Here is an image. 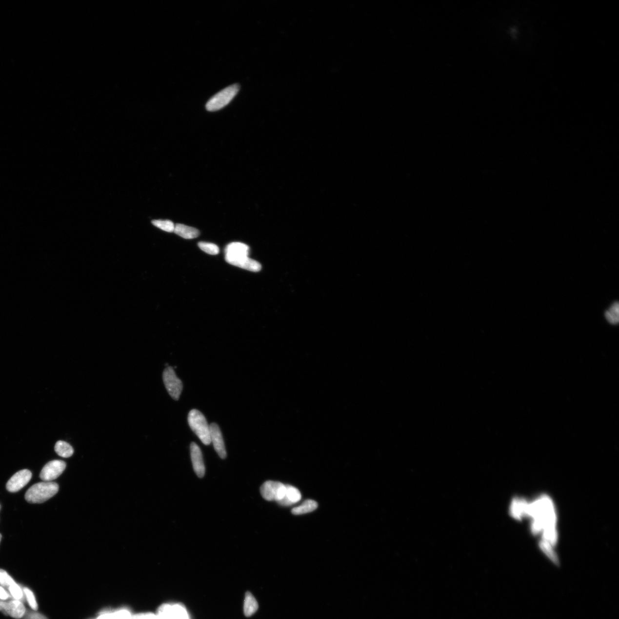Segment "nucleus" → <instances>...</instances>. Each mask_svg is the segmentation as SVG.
Returning a JSON list of instances; mask_svg holds the SVG:
<instances>
[{
	"label": "nucleus",
	"instance_id": "nucleus-1",
	"mask_svg": "<svg viewBox=\"0 0 619 619\" xmlns=\"http://www.w3.org/2000/svg\"><path fill=\"white\" fill-rule=\"evenodd\" d=\"M526 517L532 519L531 531L534 535L541 534V541L555 548L558 540L556 529L557 515L554 503L550 498L541 495L528 502Z\"/></svg>",
	"mask_w": 619,
	"mask_h": 619
},
{
	"label": "nucleus",
	"instance_id": "nucleus-2",
	"mask_svg": "<svg viewBox=\"0 0 619 619\" xmlns=\"http://www.w3.org/2000/svg\"><path fill=\"white\" fill-rule=\"evenodd\" d=\"M250 248L247 244L240 242L229 244L225 249V259L227 263L234 266L252 272H259L261 269L258 261L248 258Z\"/></svg>",
	"mask_w": 619,
	"mask_h": 619
},
{
	"label": "nucleus",
	"instance_id": "nucleus-3",
	"mask_svg": "<svg viewBox=\"0 0 619 619\" xmlns=\"http://www.w3.org/2000/svg\"><path fill=\"white\" fill-rule=\"evenodd\" d=\"M59 485L54 481H42L31 486L25 494V499L30 503H42L53 497L58 492Z\"/></svg>",
	"mask_w": 619,
	"mask_h": 619
},
{
	"label": "nucleus",
	"instance_id": "nucleus-4",
	"mask_svg": "<svg viewBox=\"0 0 619 619\" xmlns=\"http://www.w3.org/2000/svg\"><path fill=\"white\" fill-rule=\"evenodd\" d=\"M188 420L190 427L202 443L205 445L210 444V427L204 415L197 409H192L189 413Z\"/></svg>",
	"mask_w": 619,
	"mask_h": 619
},
{
	"label": "nucleus",
	"instance_id": "nucleus-5",
	"mask_svg": "<svg viewBox=\"0 0 619 619\" xmlns=\"http://www.w3.org/2000/svg\"><path fill=\"white\" fill-rule=\"evenodd\" d=\"M239 91L238 84H233L219 92L212 97L206 104L209 111H216L222 109L231 102Z\"/></svg>",
	"mask_w": 619,
	"mask_h": 619
},
{
	"label": "nucleus",
	"instance_id": "nucleus-6",
	"mask_svg": "<svg viewBox=\"0 0 619 619\" xmlns=\"http://www.w3.org/2000/svg\"><path fill=\"white\" fill-rule=\"evenodd\" d=\"M163 381L170 396L175 400H178L182 391L183 384L172 367L168 366L164 370Z\"/></svg>",
	"mask_w": 619,
	"mask_h": 619
},
{
	"label": "nucleus",
	"instance_id": "nucleus-7",
	"mask_svg": "<svg viewBox=\"0 0 619 619\" xmlns=\"http://www.w3.org/2000/svg\"><path fill=\"white\" fill-rule=\"evenodd\" d=\"M286 487L279 481H267L260 488V493L263 499L268 500H275L277 502L284 499Z\"/></svg>",
	"mask_w": 619,
	"mask_h": 619
},
{
	"label": "nucleus",
	"instance_id": "nucleus-8",
	"mask_svg": "<svg viewBox=\"0 0 619 619\" xmlns=\"http://www.w3.org/2000/svg\"><path fill=\"white\" fill-rule=\"evenodd\" d=\"M66 467L64 461L55 460L46 464L41 471L40 478L44 481H51L60 476Z\"/></svg>",
	"mask_w": 619,
	"mask_h": 619
},
{
	"label": "nucleus",
	"instance_id": "nucleus-9",
	"mask_svg": "<svg viewBox=\"0 0 619 619\" xmlns=\"http://www.w3.org/2000/svg\"><path fill=\"white\" fill-rule=\"evenodd\" d=\"M32 474L28 470H22L16 473L6 483V489L9 492L16 493L27 485L31 480Z\"/></svg>",
	"mask_w": 619,
	"mask_h": 619
},
{
	"label": "nucleus",
	"instance_id": "nucleus-10",
	"mask_svg": "<svg viewBox=\"0 0 619 619\" xmlns=\"http://www.w3.org/2000/svg\"><path fill=\"white\" fill-rule=\"evenodd\" d=\"M211 440L215 448V450L221 459L227 457L223 438L219 425L213 422L210 425Z\"/></svg>",
	"mask_w": 619,
	"mask_h": 619
},
{
	"label": "nucleus",
	"instance_id": "nucleus-11",
	"mask_svg": "<svg viewBox=\"0 0 619 619\" xmlns=\"http://www.w3.org/2000/svg\"><path fill=\"white\" fill-rule=\"evenodd\" d=\"M2 612L5 615L15 619H21L24 617L26 609L22 602L17 600L2 601Z\"/></svg>",
	"mask_w": 619,
	"mask_h": 619
},
{
	"label": "nucleus",
	"instance_id": "nucleus-12",
	"mask_svg": "<svg viewBox=\"0 0 619 619\" xmlns=\"http://www.w3.org/2000/svg\"><path fill=\"white\" fill-rule=\"evenodd\" d=\"M190 448L193 469L199 478H202L204 476L205 467L200 448L195 443H192Z\"/></svg>",
	"mask_w": 619,
	"mask_h": 619
},
{
	"label": "nucleus",
	"instance_id": "nucleus-13",
	"mask_svg": "<svg viewBox=\"0 0 619 619\" xmlns=\"http://www.w3.org/2000/svg\"><path fill=\"white\" fill-rule=\"evenodd\" d=\"M528 502L525 499L515 498L512 500L510 506V514L514 519L521 520L526 517V512Z\"/></svg>",
	"mask_w": 619,
	"mask_h": 619
},
{
	"label": "nucleus",
	"instance_id": "nucleus-14",
	"mask_svg": "<svg viewBox=\"0 0 619 619\" xmlns=\"http://www.w3.org/2000/svg\"><path fill=\"white\" fill-rule=\"evenodd\" d=\"M286 487L284 499L278 503L281 506H289L299 502L302 498L300 490L290 485H286Z\"/></svg>",
	"mask_w": 619,
	"mask_h": 619
},
{
	"label": "nucleus",
	"instance_id": "nucleus-15",
	"mask_svg": "<svg viewBox=\"0 0 619 619\" xmlns=\"http://www.w3.org/2000/svg\"><path fill=\"white\" fill-rule=\"evenodd\" d=\"M174 232L180 237L186 239H195L200 235L198 229L181 224L175 225Z\"/></svg>",
	"mask_w": 619,
	"mask_h": 619
},
{
	"label": "nucleus",
	"instance_id": "nucleus-16",
	"mask_svg": "<svg viewBox=\"0 0 619 619\" xmlns=\"http://www.w3.org/2000/svg\"><path fill=\"white\" fill-rule=\"evenodd\" d=\"M258 603L250 592H247L245 595L244 603V612L245 617H250L253 615L258 610Z\"/></svg>",
	"mask_w": 619,
	"mask_h": 619
},
{
	"label": "nucleus",
	"instance_id": "nucleus-17",
	"mask_svg": "<svg viewBox=\"0 0 619 619\" xmlns=\"http://www.w3.org/2000/svg\"><path fill=\"white\" fill-rule=\"evenodd\" d=\"M318 503L314 500H306L301 505L294 507L292 513L294 515H301L313 512L317 509Z\"/></svg>",
	"mask_w": 619,
	"mask_h": 619
},
{
	"label": "nucleus",
	"instance_id": "nucleus-18",
	"mask_svg": "<svg viewBox=\"0 0 619 619\" xmlns=\"http://www.w3.org/2000/svg\"><path fill=\"white\" fill-rule=\"evenodd\" d=\"M55 451L60 457L64 458H70L74 454L73 447L67 442L60 440L55 444Z\"/></svg>",
	"mask_w": 619,
	"mask_h": 619
},
{
	"label": "nucleus",
	"instance_id": "nucleus-19",
	"mask_svg": "<svg viewBox=\"0 0 619 619\" xmlns=\"http://www.w3.org/2000/svg\"><path fill=\"white\" fill-rule=\"evenodd\" d=\"M605 317L612 325H617L619 321V305L618 302L612 304L605 313Z\"/></svg>",
	"mask_w": 619,
	"mask_h": 619
},
{
	"label": "nucleus",
	"instance_id": "nucleus-20",
	"mask_svg": "<svg viewBox=\"0 0 619 619\" xmlns=\"http://www.w3.org/2000/svg\"><path fill=\"white\" fill-rule=\"evenodd\" d=\"M171 612L173 619H189L188 612L182 605H171Z\"/></svg>",
	"mask_w": 619,
	"mask_h": 619
},
{
	"label": "nucleus",
	"instance_id": "nucleus-21",
	"mask_svg": "<svg viewBox=\"0 0 619 619\" xmlns=\"http://www.w3.org/2000/svg\"><path fill=\"white\" fill-rule=\"evenodd\" d=\"M199 247L201 250L206 254L216 255H218L220 252L219 248L217 245L214 243H208V242L201 241L198 244Z\"/></svg>",
	"mask_w": 619,
	"mask_h": 619
},
{
	"label": "nucleus",
	"instance_id": "nucleus-22",
	"mask_svg": "<svg viewBox=\"0 0 619 619\" xmlns=\"http://www.w3.org/2000/svg\"><path fill=\"white\" fill-rule=\"evenodd\" d=\"M152 224L156 227L167 232H173L175 230V225L170 220H153Z\"/></svg>",
	"mask_w": 619,
	"mask_h": 619
},
{
	"label": "nucleus",
	"instance_id": "nucleus-23",
	"mask_svg": "<svg viewBox=\"0 0 619 619\" xmlns=\"http://www.w3.org/2000/svg\"><path fill=\"white\" fill-rule=\"evenodd\" d=\"M8 590L10 593V595L15 600H19L22 602L24 599V592L20 586L16 584V582L10 585L8 588Z\"/></svg>",
	"mask_w": 619,
	"mask_h": 619
},
{
	"label": "nucleus",
	"instance_id": "nucleus-24",
	"mask_svg": "<svg viewBox=\"0 0 619 619\" xmlns=\"http://www.w3.org/2000/svg\"><path fill=\"white\" fill-rule=\"evenodd\" d=\"M157 619H173L171 604H163L159 608Z\"/></svg>",
	"mask_w": 619,
	"mask_h": 619
},
{
	"label": "nucleus",
	"instance_id": "nucleus-25",
	"mask_svg": "<svg viewBox=\"0 0 619 619\" xmlns=\"http://www.w3.org/2000/svg\"><path fill=\"white\" fill-rule=\"evenodd\" d=\"M15 582L14 579L10 576L4 570L0 569V585L2 587L8 588L10 585Z\"/></svg>",
	"mask_w": 619,
	"mask_h": 619
},
{
	"label": "nucleus",
	"instance_id": "nucleus-26",
	"mask_svg": "<svg viewBox=\"0 0 619 619\" xmlns=\"http://www.w3.org/2000/svg\"><path fill=\"white\" fill-rule=\"evenodd\" d=\"M23 592H24L25 597L27 598L29 606H30L32 610L37 611L38 610V605L37 600H36L34 593L27 588L23 589Z\"/></svg>",
	"mask_w": 619,
	"mask_h": 619
},
{
	"label": "nucleus",
	"instance_id": "nucleus-27",
	"mask_svg": "<svg viewBox=\"0 0 619 619\" xmlns=\"http://www.w3.org/2000/svg\"><path fill=\"white\" fill-rule=\"evenodd\" d=\"M113 619H132V615L128 610H120L112 613Z\"/></svg>",
	"mask_w": 619,
	"mask_h": 619
},
{
	"label": "nucleus",
	"instance_id": "nucleus-28",
	"mask_svg": "<svg viewBox=\"0 0 619 619\" xmlns=\"http://www.w3.org/2000/svg\"><path fill=\"white\" fill-rule=\"evenodd\" d=\"M23 619H48L43 615L31 610H26Z\"/></svg>",
	"mask_w": 619,
	"mask_h": 619
},
{
	"label": "nucleus",
	"instance_id": "nucleus-29",
	"mask_svg": "<svg viewBox=\"0 0 619 619\" xmlns=\"http://www.w3.org/2000/svg\"><path fill=\"white\" fill-rule=\"evenodd\" d=\"M132 619H157V615L152 613L137 614L132 617Z\"/></svg>",
	"mask_w": 619,
	"mask_h": 619
},
{
	"label": "nucleus",
	"instance_id": "nucleus-30",
	"mask_svg": "<svg viewBox=\"0 0 619 619\" xmlns=\"http://www.w3.org/2000/svg\"><path fill=\"white\" fill-rule=\"evenodd\" d=\"M11 598V595H9L4 587L0 586V600L5 601Z\"/></svg>",
	"mask_w": 619,
	"mask_h": 619
},
{
	"label": "nucleus",
	"instance_id": "nucleus-31",
	"mask_svg": "<svg viewBox=\"0 0 619 619\" xmlns=\"http://www.w3.org/2000/svg\"><path fill=\"white\" fill-rule=\"evenodd\" d=\"M2 601H1V600H0V611H2V606H1V604H2Z\"/></svg>",
	"mask_w": 619,
	"mask_h": 619
},
{
	"label": "nucleus",
	"instance_id": "nucleus-32",
	"mask_svg": "<svg viewBox=\"0 0 619 619\" xmlns=\"http://www.w3.org/2000/svg\"><path fill=\"white\" fill-rule=\"evenodd\" d=\"M1 538H2V536L1 534H0V542H1Z\"/></svg>",
	"mask_w": 619,
	"mask_h": 619
},
{
	"label": "nucleus",
	"instance_id": "nucleus-33",
	"mask_svg": "<svg viewBox=\"0 0 619 619\" xmlns=\"http://www.w3.org/2000/svg\"><path fill=\"white\" fill-rule=\"evenodd\" d=\"M0 509H1V506H0Z\"/></svg>",
	"mask_w": 619,
	"mask_h": 619
}]
</instances>
